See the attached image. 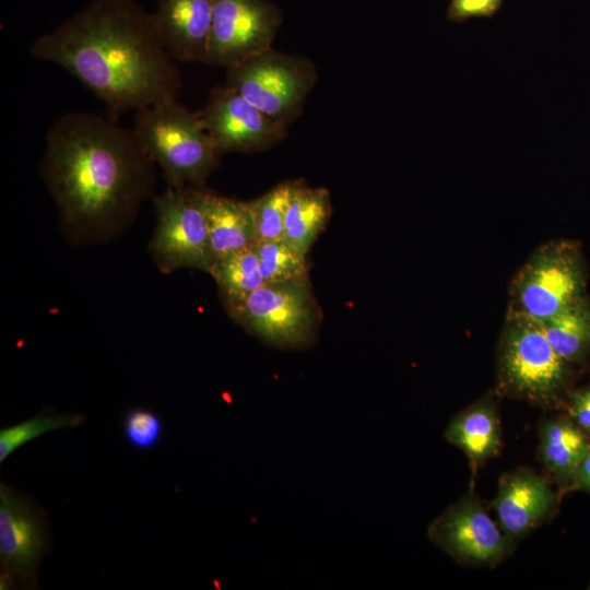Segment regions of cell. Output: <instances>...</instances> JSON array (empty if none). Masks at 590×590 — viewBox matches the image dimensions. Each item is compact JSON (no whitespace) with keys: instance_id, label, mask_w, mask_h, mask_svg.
I'll return each instance as SVG.
<instances>
[{"instance_id":"cell-1","label":"cell","mask_w":590,"mask_h":590,"mask_svg":"<svg viewBox=\"0 0 590 590\" xmlns=\"http://www.w3.org/2000/svg\"><path fill=\"white\" fill-rule=\"evenodd\" d=\"M155 167L132 128L70 111L46 133L40 172L67 237L93 244L132 222L152 192Z\"/></svg>"},{"instance_id":"cell-2","label":"cell","mask_w":590,"mask_h":590,"mask_svg":"<svg viewBox=\"0 0 590 590\" xmlns=\"http://www.w3.org/2000/svg\"><path fill=\"white\" fill-rule=\"evenodd\" d=\"M28 50L78 79L117 121L127 111L178 98L181 90L154 14L137 0H92Z\"/></svg>"},{"instance_id":"cell-3","label":"cell","mask_w":590,"mask_h":590,"mask_svg":"<svg viewBox=\"0 0 590 590\" xmlns=\"http://www.w3.org/2000/svg\"><path fill=\"white\" fill-rule=\"evenodd\" d=\"M131 128L161 168L168 187L201 186L219 164L221 154L200 111L190 110L178 98L134 111Z\"/></svg>"},{"instance_id":"cell-4","label":"cell","mask_w":590,"mask_h":590,"mask_svg":"<svg viewBox=\"0 0 590 590\" xmlns=\"http://www.w3.org/2000/svg\"><path fill=\"white\" fill-rule=\"evenodd\" d=\"M318 80L311 59L270 48L226 68L225 84L288 127L303 113Z\"/></svg>"},{"instance_id":"cell-5","label":"cell","mask_w":590,"mask_h":590,"mask_svg":"<svg viewBox=\"0 0 590 590\" xmlns=\"http://www.w3.org/2000/svg\"><path fill=\"white\" fill-rule=\"evenodd\" d=\"M225 304L244 328L275 346L302 347L316 330L318 311L308 279L266 283Z\"/></svg>"},{"instance_id":"cell-6","label":"cell","mask_w":590,"mask_h":590,"mask_svg":"<svg viewBox=\"0 0 590 590\" xmlns=\"http://www.w3.org/2000/svg\"><path fill=\"white\" fill-rule=\"evenodd\" d=\"M50 546V527L44 509L32 497L1 482V589H37L36 571Z\"/></svg>"},{"instance_id":"cell-7","label":"cell","mask_w":590,"mask_h":590,"mask_svg":"<svg viewBox=\"0 0 590 590\" xmlns=\"http://www.w3.org/2000/svg\"><path fill=\"white\" fill-rule=\"evenodd\" d=\"M500 373L506 387L534 402H548L565 378V361L539 321L510 312L502 338Z\"/></svg>"},{"instance_id":"cell-8","label":"cell","mask_w":590,"mask_h":590,"mask_svg":"<svg viewBox=\"0 0 590 590\" xmlns=\"http://www.w3.org/2000/svg\"><path fill=\"white\" fill-rule=\"evenodd\" d=\"M582 273L576 249L567 243H548L536 249L517 273L510 312L544 321L580 299Z\"/></svg>"},{"instance_id":"cell-9","label":"cell","mask_w":590,"mask_h":590,"mask_svg":"<svg viewBox=\"0 0 590 590\" xmlns=\"http://www.w3.org/2000/svg\"><path fill=\"white\" fill-rule=\"evenodd\" d=\"M156 225L150 243L164 272L191 268L210 274L215 262L206 222L187 188L168 187L154 197Z\"/></svg>"},{"instance_id":"cell-10","label":"cell","mask_w":590,"mask_h":590,"mask_svg":"<svg viewBox=\"0 0 590 590\" xmlns=\"http://www.w3.org/2000/svg\"><path fill=\"white\" fill-rule=\"evenodd\" d=\"M282 21L267 0H214L208 64L226 69L272 48Z\"/></svg>"},{"instance_id":"cell-11","label":"cell","mask_w":590,"mask_h":590,"mask_svg":"<svg viewBox=\"0 0 590 590\" xmlns=\"http://www.w3.org/2000/svg\"><path fill=\"white\" fill-rule=\"evenodd\" d=\"M219 153H252L270 149L287 134L274 120L228 85L212 90L200 111Z\"/></svg>"},{"instance_id":"cell-12","label":"cell","mask_w":590,"mask_h":590,"mask_svg":"<svg viewBox=\"0 0 590 590\" xmlns=\"http://www.w3.org/2000/svg\"><path fill=\"white\" fill-rule=\"evenodd\" d=\"M428 536L450 556L470 565L497 564L510 551L511 542L472 494L436 518Z\"/></svg>"},{"instance_id":"cell-13","label":"cell","mask_w":590,"mask_h":590,"mask_svg":"<svg viewBox=\"0 0 590 590\" xmlns=\"http://www.w3.org/2000/svg\"><path fill=\"white\" fill-rule=\"evenodd\" d=\"M214 0H157L153 12L176 62L208 64Z\"/></svg>"},{"instance_id":"cell-14","label":"cell","mask_w":590,"mask_h":590,"mask_svg":"<svg viewBox=\"0 0 590 590\" xmlns=\"http://www.w3.org/2000/svg\"><path fill=\"white\" fill-rule=\"evenodd\" d=\"M555 497L547 481L531 471L505 475L493 502L498 526L510 539L519 538L548 517Z\"/></svg>"},{"instance_id":"cell-15","label":"cell","mask_w":590,"mask_h":590,"mask_svg":"<svg viewBox=\"0 0 590 590\" xmlns=\"http://www.w3.org/2000/svg\"><path fill=\"white\" fill-rule=\"evenodd\" d=\"M188 189L204 215L215 261L256 243L246 202L220 196L201 186Z\"/></svg>"},{"instance_id":"cell-16","label":"cell","mask_w":590,"mask_h":590,"mask_svg":"<svg viewBox=\"0 0 590 590\" xmlns=\"http://www.w3.org/2000/svg\"><path fill=\"white\" fill-rule=\"evenodd\" d=\"M331 214L330 193L324 188L291 181L283 239L306 255Z\"/></svg>"},{"instance_id":"cell-17","label":"cell","mask_w":590,"mask_h":590,"mask_svg":"<svg viewBox=\"0 0 590 590\" xmlns=\"http://www.w3.org/2000/svg\"><path fill=\"white\" fill-rule=\"evenodd\" d=\"M445 437L473 464L495 456L500 447V427L494 405L486 400L464 410L449 423Z\"/></svg>"},{"instance_id":"cell-18","label":"cell","mask_w":590,"mask_h":590,"mask_svg":"<svg viewBox=\"0 0 590 590\" xmlns=\"http://www.w3.org/2000/svg\"><path fill=\"white\" fill-rule=\"evenodd\" d=\"M589 449L590 444L583 433L567 421H550L541 429V459L559 482L574 481Z\"/></svg>"},{"instance_id":"cell-19","label":"cell","mask_w":590,"mask_h":590,"mask_svg":"<svg viewBox=\"0 0 590 590\" xmlns=\"http://www.w3.org/2000/svg\"><path fill=\"white\" fill-rule=\"evenodd\" d=\"M539 323L565 362L577 359L590 343V309L580 299Z\"/></svg>"},{"instance_id":"cell-20","label":"cell","mask_w":590,"mask_h":590,"mask_svg":"<svg viewBox=\"0 0 590 590\" xmlns=\"http://www.w3.org/2000/svg\"><path fill=\"white\" fill-rule=\"evenodd\" d=\"M210 275L224 302L239 299L266 284L255 244L214 262Z\"/></svg>"},{"instance_id":"cell-21","label":"cell","mask_w":590,"mask_h":590,"mask_svg":"<svg viewBox=\"0 0 590 590\" xmlns=\"http://www.w3.org/2000/svg\"><path fill=\"white\" fill-rule=\"evenodd\" d=\"M86 417L81 413H57L42 411L37 415L17 424L0 429V463L26 442L52 430L75 428L84 424Z\"/></svg>"},{"instance_id":"cell-22","label":"cell","mask_w":590,"mask_h":590,"mask_svg":"<svg viewBox=\"0 0 590 590\" xmlns=\"http://www.w3.org/2000/svg\"><path fill=\"white\" fill-rule=\"evenodd\" d=\"M255 249L266 283L306 280V255L299 252L284 239L257 241Z\"/></svg>"},{"instance_id":"cell-23","label":"cell","mask_w":590,"mask_h":590,"mask_svg":"<svg viewBox=\"0 0 590 590\" xmlns=\"http://www.w3.org/2000/svg\"><path fill=\"white\" fill-rule=\"evenodd\" d=\"M288 191L290 182H283L264 194L246 201L255 229L256 243L283 239Z\"/></svg>"},{"instance_id":"cell-24","label":"cell","mask_w":590,"mask_h":590,"mask_svg":"<svg viewBox=\"0 0 590 590\" xmlns=\"http://www.w3.org/2000/svg\"><path fill=\"white\" fill-rule=\"evenodd\" d=\"M121 433L127 444L133 449L151 451L164 437V422L154 410L134 406L123 414Z\"/></svg>"},{"instance_id":"cell-25","label":"cell","mask_w":590,"mask_h":590,"mask_svg":"<svg viewBox=\"0 0 590 590\" xmlns=\"http://www.w3.org/2000/svg\"><path fill=\"white\" fill-rule=\"evenodd\" d=\"M504 0H450L447 20L463 23L470 19L491 17L503 5Z\"/></svg>"},{"instance_id":"cell-26","label":"cell","mask_w":590,"mask_h":590,"mask_svg":"<svg viewBox=\"0 0 590 590\" xmlns=\"http://www.w3.org/2000/svg\"><path fill=\"white\" fill-rule=\"evenodd\" d=\"M570 413L577 424L590 433V388L573 396Z\"/></svg>"},{"instance_id":"cell-27","label":"cell","mask_w":590,"mask_h":590,"mask_svg":"<svg viewBox=\"0 0 590 590\" xmlns=\"http://www.w3.org/2000/svg\"><path fill=\"white\" fill-rule=\"evenodd\" d=\"M573 482L575 487L590 489V449L580 462Z\"/></svg>"}]
</instances>
